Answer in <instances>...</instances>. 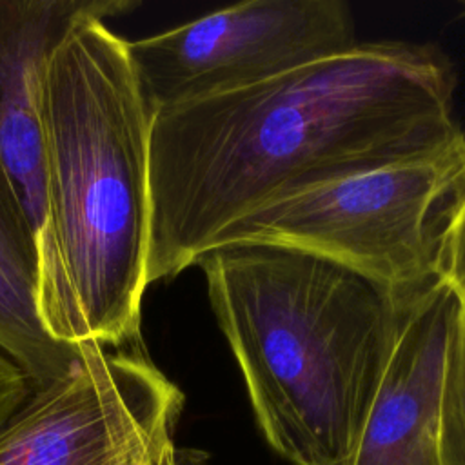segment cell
<instances>
[{"label":"cell","instance_id":"52a82bcc","mask_svg":"<svg viewBox=\"0 0 465 465\" xmlns=\"http://www.w3.org/2000/svg\"><path fill=\"white\" fill-rule=\"evenodd\" d=\"M133 0H0V163L33 225L45 222L44 76L49 54L80 20L129 13Z\"/></svg>","mask_w":465,"mask_h":465},{"label":"cell","instance_id":"5bb4252c","mask_svg":"<svg viewBox=\"0 0 465 465\" xmlns=\"http://www.w3.org/2000/svg\"><path fill=\"white\" fill-rule=\"evenodd\" d=\"M463 16H465V2H463Z\"/></svg>","mask_w":465,"mask_h":465},{"label":"cell","instance_id":"30bf717a","mask_svg":"<svg viewBox=\"0 0 465 465\" xmlns=\"http://www.w3.org/2000/svg\"><path fill=\"white\" fill-rule=\"evenodd\" d=\"M440 465H465V311L456 312L443 380Z\"/></svg>","mask_w":465,"mask_h":465},{"label":"cell","instance_id":"4fadbf2b","mask_svg":"<svg viewBox=\"0 0 465 465\" xmlns=\"http://www.w3.org/2000/svg\"><path fill=\"white\" fill-rule=\"evenodd\" d=\"M143 465H176V454H174V443L173 436H167L160 440L145 458Z\"/></svg>","mask_w":465,"mask_h":465},{"label":"cell","instance_id":"6da1fadb","mask_svg":"<svg viewBox=\"0 0 465 465\" xmlns=\"http://www.w3.org/2000/svg\"><path fill=\"white\" fill-rule=\"evenodd\" d=\"M454 89L436 45L369 42L154 111L147 283L178 276L229 225L276 200L461 143Z\"/></svg>","mask_w":465,"mask_h":465},{"label":"cell","instance_id":"277c9868","mask_svg":"<svg viewBox=\"0 0 465 465\" xmlns=\"http://www.w3.org/2000/svg\"><path fill=\"white\" fill-rule=\"evenodd\" d=\"M463 185L465 140L276 200L229 225L213 247L251 242L314 254L409 305L440 282V225Z\"/></svg>","mask_w":465,"mask_h":465},{"label":"cell","instance_id":"9c48e42d","mask_svg":"<svg viewBox=\"0 0 465 465\" xmlns=\"http://www.w3.org/2000/svg\"><path fill=\"white\" fill-rule=\"evenodd\" d=\"M87 347L54 340L38 309V245L24 205L0 163V351L33 391L64 378Z\"/></svg>","mask_w":465,"mask_h":465},{"label":"cell","instance_id":"8992f818","mask_svg":"<svg viewBox=\"0 0 465 465\" xmlns=\"http://www.w3.org/2000/svg\"><path fill=\"white\" fill-rule=\"evenodd\" d=\"M182 405V391L140 343L87 345L0 429V465H143L173 436Z\"/></svg>","mask_w":465,"mask_h":465},{"label":"cell","instance_id":"7c38bea8","mask_svg":"<svg viewBox=\"0 0 465 465\" xmlns=\"http://www.w3.org/2000/svg\"><path fill=\"white\" fill-rule=\"evenodd\" d=\"M33 387L25 372L0 351V429L27 401Z\"/></svg>","mask_w":465,"mask_h":465},{"label":"cell","instance_id":"3957f363","mask_svg":"<svg viewBox=\"0 0 465 465\" xmlns=\"http://www.w3.org/2000/svg\"><path fill=\"white\" fill-rule=\"evenodd\" d=\"M267 443L351 465L409 305L331 260L236 242L196 263Z\"/></svg>","mask_w":465,"mask_h":465},{"label":"cell","instance_id":"7a4b0ae2","mask_svg":"<svg viewBox=\"0 0 465 465\" xmlns=\"http://www.w3.org/2000/svg\"><path fill=\"white\" fill-rule=\"evenodd\" d=\"M42 118V322L65 345H136L149 287L153 111L127 40L104 20H80L49 54Z\"/></svg>","mask_w":465,"mask_h":465},{"label":"cell","instance_id":"5b68a950","mask_svg":"<svg viewBox=\"0 0 465 465\" xmlns=\"http://www.w3.org/2000/svg\"><path fill=\"white\" fill-rule=\"evenodd\" d=\"M358 44L341 0H249L127 42V51L154 113L262 84Z\"/></svg>","mask_w":465,"mask_h":465},{"label":"cell","instance_id":"ba28073f","mask_svg":"<svg viewBox=\"0 0 465 465\" xmlns=\"http://www.w3.org/2000/svg\"><path fill=\"white\" fill-rule=\"evenodd\" d=\"M454 291L438 282L405 312L351 465H440V421Z\"/></svg>","mask_w":465,"mask_h":465},{"label":"cell","instance_id":"8fae6325","mask_svg":"<svg viewBox=\"0 0 465 465\" xmlns=\"http://www.w3.org/2000/svg\"><path fill=\"white\" fill-rule=\"evenodd\" d=\"M436 260L438 280L454 291L465 311V185L443 213Z\"/></svg>","mask_w":465,"mask_h":465}]
</instances>
